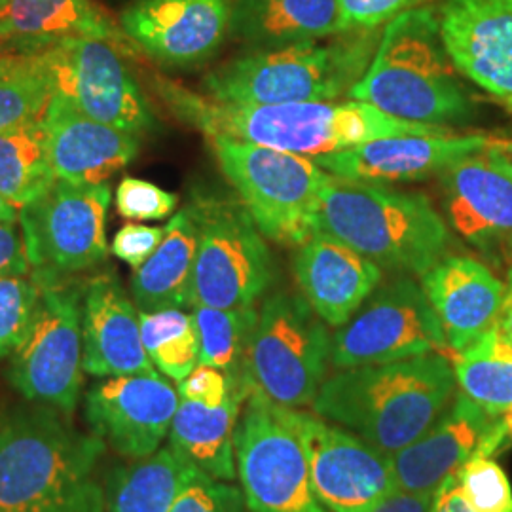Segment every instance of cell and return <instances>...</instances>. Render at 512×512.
I'll return each instance as SVG.
<instances>
[{
    "label": "cell",
    "mask_w": 512,
    "mask_h": 512,
    "mask_svg": "<svg viewBox=\"0 0 512 512\" xmlns=\"http://www.w3.org/2000/svg\"><path fill=\"white\" fill-rule=\"evenodd\" d=\"M38 55L54 93L82 114L139 137L156 128L147 97L126 63L128 54L116 44L101 38H65Z\"/></svg>",
    "instance_id": "obj_15"
},
{
    "label": "cell",
    "mask_w": 512,
    "mask_h": 512,
    "mask_svg": "<svg viewBox=\"0 0 512 512\" xmlns=\"http://www.w3.org/2000/svg\"><path fill=\"white\" fill-rule=\"evenodd\" d=\"M437 16L452 65L512 109V0H442Z\"/></svg>",
    "instance_id": "obj_18"
},
{
    "label": "cell",
    "mask_w": 512,
    "mask_h": 512,
    "mask_svg": "<svg viewBox=\"0 0 512 512\" xmlns=\"http://www.w3.org/2000/svg\"><path fill=\"white\" fill-rule=\"evenodd\" d=\"M448 348L439 317L420 283L399 277L378 287L330 340L336 370L397 363Z\"/></svg>",
    "instance_id": "obj_12"
},
{
    "label": "cell",
    "mask_w": 512,
    "mask_h": 512,
    "mask_svg": "<svg viewBox=\"0 0 512 512\" xmlns=\"http://www.w3.org/2000/svg\"><path fill=\"white\" fill-rule=\"evenodd\" d=\"M327 323L302 294H270L256 319L243 378L270 403L311 406L330 365Z\"/></svg>",
    "instance_id": "obj_10"
},
{
    "label": "cell",
    "mask_w": 512,
    "mask_h": 512,
    "mask_svg": "<svg viewBox=\"0 0 512 512\" xmlns=\"http://www.w3.org/2000/svg\"><path fill=\"white\" fill-rule=\"evenodd\" d=\"M165 228L160 226H145L129 222L116 232L112 239L110 251L116 258L126 262L133 270L143 266L152 253L164 241Z\"/></svg>",
    "instance_id": "obj_42"
},
{
    "label": "cell",
    "mask_w": 512,
    "mask_h": 512,
    "mask_svg": "<svg viewBox=\"0 0 512 512\" xmlns=\"http://www.w3.org/2000/svg\"><path fill=\"white\" fill-rule=\"evenodd\" d=\"M239 387L251 389L245 380H238L215 366L198 365L183 382L177 384L181 401L200 403L203 406H222Z\"/></svg>",
    "instance_id": "obj_41"
},
{
    "label": "cell",
    "mask_w": 512,
    "mask_h": 512,
    "mask_svg": "<svg viewBox=\"0 0 512 512\" xmlns=\"http://www.w3.org/2000/svg\"><path fill=\"white\" fill-rule=\"evenodd\" d=\"M192 319L200 340V365L215 366L238 380H245V359L255 332L258 310L194 306Z\"/></svg>",
    "instance_id": "obj_33"
},
{
    "label": "cell",
    "mask_w": 512,
    "mask_h": 512,
    "mask_svg": "<svg viewBox=\"0 0 512 512\" xmlns=\"http://www.w3.org/2000/svg\"><path fill=\"white\" fill-rule=\"evenodd\" d=\"M505 287V300L499 311L495 329L499 330V334L512 346V270L509 272V281Z\"/></svg>",
    "instance_id": "obj_46"
},
{
    "label": "cell",
    "mask_w": 512,
    "mask_h": 512,
    "mask_svg": "<svg viewBox=\"0 0 512 512\" xmlns=\"http://www.w3.org/2000/svg\"><path fill=\"white\" fill-rule=\"evenodd\" d=\"M511 249H512V236H511Z\"/></svg>",
    "instance_id": "obj_49"
},
{
    "label": "cell",
    "mask_w": 512,
    "mask_h": 512,
    "mask_svg": "<svg viewBox=\"0 0 512 512\" xmlns=\"http://www.w3.org/2000/svg\"><path fill=\"white\" fill-rule=\"evenodd\" d=\"M429 512H473L461 492L458 473L448 476L435 490Z\"/></svg>",
    "instance_id": "obj_44"
},
{
    "label": "cell",
    "mask_w": 512,
    "mask_h": 512,
    "mask_svg": "<svg viewBox=\"0 0 512 512\" xmlns=\"http://www.w3.org/2000/svg\"><path fill=\"white\" fill-rule=\"evenodd\" d=\"M107 444L44 404L0 412V512H105Z\"/></svg>",
    "instance_id": "obj_2"
},
{
    "label": "cell",
    "mask_w": 512,
    "mask_h": 512,
    "mask_svg": "<svg viewBox=\"0 0 512 512\" xmlns=\"http://www.w3.org/2000/svg\"><path fill=\"white\" fill-rule=\"evenodd\" d=\"M110 184L55 181L37 200L19 207L21 236L31 270L80 275L107 253Z\"/></svg>",
    "instance_id": "obj_13"
},
{
    "label": "cell",
    "mask_w": 512,
    "mask_h": 512,
    "mask_svg": "<svg viewBox=\"0 0 512 512\" xmlns=\"http://www.w3.org/2000/svg\"><path fill=\"white\" fill-rule=\"evenodd\" d=\"M420 285L454 353L494 329L507 289L490 268L471 256H442L420 275Z\"/></svg>",
    "instance_id": "obj_24"
},
{
    "label": "cell",
    "mask_w": 512,
    "mask_h": 512,
    "mask_svg": "<svg viewBox=\"0 0 512 512\" xmlns=\"http://www.w3.org/2000/svg\"><path fill=\"white\" fill-rule=\"evenodd\" d=\"M425 0H338L340 33L376 31Z\"/></svg>",
    "instance_id": "obj_40"
},
{
    "label": "cell",
    "mask_w": 512,
    "mask_h": 512,
    "mask_svg": "<svg viewBox=\"0 0 512 512\" xmlns=\"http://www.w3.org/2000/svg\"><path fill=\"white\" fill-rule=\"evenodd\" d=\"M141 338L148 359L173 382L200 365V340L192 313L183 310L139 311Z\"/></svg>",
    "instance_id": "obj_34"
},
{
    "label": "cell",
    "mask_w": 512,
    "mask_h": 512,
    "mask_svg": "<svg viewBox=\"0 0 512 512\" xmlns=\"http://www.w3.org/2000/svg\"><path fill=\"white\" fill-rule=\"evenodd\" d=\"M198 230L188 207L165 226L164 241L131 275V296L139 311L184 310L192 300Z\"/></svg>",
    "instance_id": "obj_29"
},
{
    "label": "cell",
    "mask_w": 512,
    "mask_h": 512,
    "mask_svg": "<svg viewBox=\"0 0 512 512\" xmlns=\"http://www.w3.org/2000/svg\"><path fill=\"white\" fill-rule=\"evenodd\" d=\"M234 444L247 512H329L313 494L306 452L277 404L251 391Z\"/></svg>",
    "instance_id": "obj_11"
},
{
    "label": "cell",
    "mask_w": 512,
    "mask_h": 512,
    "mask_svg": "<svg viewBox=\"0 0 512 512\" xmlns=\"http://www.w3.org/2000/svg\"><path fill=\"white\" fill-rule=\"evenodd\" d=\"M302 442L311 488L329 512H372L397 492L393 454L315 412L279 406Z\"/></svg>",
    "instance_id": "obj_14"
},
{
    "label": "cell",
    "mask_w": 512,
    "mask_h": 512,
    "mask_svg": "<svg viewBox=\"0 0 512 512\" xmlns=\"http://www.w3.org/2000/svg\"><path fill=\"white\" fill-rule=\"evenodd\" d=\"M52 93V78L40 55L0 57V131L42 118Z\"/></svg>",
    "instance_id": "obj_35"
},
{
    "label": "cell",
    "mask_w": 512,
    "mask_h": 512,
    "mask_svg": "<svg viewBox=\"0 0 512 512\" xmlns=\"http://www.w3.org/2000/svg\"><path fill=\"white\" fill-rule=\"evenodd\" d=\"M482 135H401L315 158L327 173L357 183H414L440 175L459 160L501 147Z\"/></svg>",
    "instance_id": "obj_19"
},
{
    "label": "cell",
    "mask_w": 512,
    "mask_h": 512,
    "mask_svg": "<svg viewBox=\"0 0 512 512\" xmlns=\"http://www.w3.org/2000/svg\"><path fill=\"white\" fill-rule=\"evenodd\" d=\"M317 232L342 239L382 270L414 275L435 266L450 243L427 196L334 175L321 194Z\"/></svg>",
    "instance_id": "obj_6"
},
{
    "label": "cell",
    "mask_w": 512,
    "mask_h": 512,
    "mask_svg": "<svg viewBox=\"0 0 512 512\" xmlns=\"http://www.w3.org/2000/svg\"><path fill=\"white\" fill-rule=\"evenodd\" d=\"M179 205V196L158 184L124 177L116 188V211L128 220L167 219Z\"/></svg>",
    "instance_id": "obj_39"
},
{
    "label": "cell",
    "mask_w": 512,
    "mask_h": 512,
    "mask_svg": "<svg viewBox=\"0 0 512 512\" xmlns=\"http://www.w3.org/2000/svg\"><path fill=\"white\" fill-rule=\"evenodd\" d=\"M452 228L476 247L512 236V160L501 147L471 154L440 173Z\"/></svg>",
    "instance_id": "obj_21"
},
{
    "label": "cell",
    "mask_w": 512,
    "mask_h": 512,
    "mask_svg": "<svg viewBox=\"0 0 512 512\" xmlns=\"http://www.w3.org/2000/svg\"><path fill=\"white\" fill-rule=\"evenodd\" d=\"M169 512H247V505L241 488L196 471Z\"/></svg>",
    "instance_id": "obj_38"
},
{
    "label": "cell",
    "mask_w": 512,
    "mask_h": 512,
    "mask_svg": "<svg viewBox=\"0 0 512 512\" xmlns=\"http://www.w3.org/2000/svg\"><path fill=\"white\" fill-rule=\"evenodd\" d=\"M31 262L16 224H0V277L29 275Z\"/></svg>",
    "instance_id": "obj_43"
},
{
    "label": "cell",
    "mask_w": 512,
    "mask_h": 512,
    "mask_svg": "<svg viewBox=\"0 0 512 512\" xmlns=\"http://www.w3.org/2000/svg\"><path fill=\"white\" fill-rule=\"evenodd\" d=\"M16 222H19L18 207L0 194V224H16Z\"/></svg>",
    "instance_id": "obj_47"
},
{
    "label": "cell",
    "mask_w": 512,
    "mask_h": 512,
    "mask_svg": "<svg viewBox=\"0 0 512 512\" xmlns=\"http://www.w3.org/2000/svg\"><path fill=\"white\" fill-rule=\"evenodd\" d=\"M42 118L59 181L107 183L114 173L126 169L139 156V135L93 120L59 93H52Z\"/></svg>",
    "instance_id": "obj_22"
},
{
    "label": "cell",
    "mask_w": 512,
    "mask_h": 512,
    "mask_svg": "<svg viewBox=\"0 0 512 512\" xmlns=\"http://www.w3.org/2000/svg\"><path fill=\"white\" fill-rule=\"evenodd\" d=\"M40 289L37 313L27 338L12 355L8 382L27 403L73 416L84 385L80 275L31 270Z\"/></svg>",
    "instance_id": "obj_9"
},
{
    "label": "cell",
    "mask_w": 512,
    "mask_h": 512,
    "mask_svg": "<svg viewBox=\"0 0 512 512\" xmlns=\"http://www.w3.org/2000/svg\"><path fill=\"white\" fill-rule=\"evenodd\" d=\"M156 90L183 122L209 137H230L258 147L319 158L376 139L401 135H446V126L393 118L361 103L241 105L200 97L173 82L156 80Z\"/></svg>",
    "instance_id": "obj_1"
},
{
    "label": "cell",
    "mask_w": 512,
    "mask_h": 512,
    "mask_svg": "<svg viewBox=\"0 0 512 512\" xmlns=\"http://www.w3.org/2000/svg\"><path fill=\"white\" fill-rule=\"evenodd\" d=\"M82 349L93 378L160 376L143 346L139 310L112 270L84 281Z\"/></svg>",
    "instance_id": "obj_20"
},
{
    "label": "cell",
    "mask_w": 512,
    "mask_h": 512,
    "mask_svg": "<svg viewBox=\"0 0 512 512\" xmlns=\"http://www.w3.org/2000/svg\"><path fill=\"white\" fill-rule=\"evenodd\" d=\"M431 8H412L389 21L378 48L349 99L393 118L446 126L471 116V103L454 74Z\"/></svg>",
    "instance_id": "obj_4"
},
{
    "label": "cell",
    "mask_w": 512,
    "mask_h": 512,
    "mask_svg": "<svg viewBox=\"0 0 512 512\" xmlns=\"http://www.w3.org/2000/svg\"><path fill=\"white\" fill-rule=\"evenodd\" d=\"M230 18L232 0H137L118 23L139 52L186 67L217 54L230 35Z\"/></svg>",
    "instance_id": "obj_17"
},
{
    "label": "cell",
    "mask_w": 512,
    "mask_h": 512,
    "mask_svg": "<svg viewBox=\"0 0 512 512\" xmlns=\"http://www.w3.org/2000/svg\"><path fill=\"white\" fill-rule=\"evenodd\" d=\"M198 249L192 277L194 306L255 308L274 283V258L239 198L196 190L188 202Z\"/></svg>",
    "instance_id": "obj_8"
},
{
    "label": "cell",
    "mask_w": 512,
    "mask_h": 512,
    "mask_svg": "<svg viewBox=\"0 0 512 512\" xmlns=\"http://www.w3.org/2000/svg\"><path fill=\"white\" fill-rule=\"evenodd\" d=\"M220 171L264 238L302 245L317 232V211L332 175L306 156L209 137Z\"/></svg>",
    "instance_id": "obj_7"
},
{
    "label": "cell",
    "mask_w": 512,
    "mask_h": 512,
    "mask_svg": "<svg viewBox=\"0 0 512 512\" xmlns=\"http://www.w3.org/2000/svg\"><path fill=\"white\" fill-rule=\"evenodd\" d=\"M230 35L249 50L340 35L338 0H232Z\"/></svg>",
    "instance_id": "obj_27"
},
{
    "label": "cell",
    "mask_w": 512,
    "mask_h": 512,
    "mask_svg": "<svg viewBox=\"0 0 512 512\" xmlns=\"http://www.w3.org/2000/svg\"><path fill=\"white\" fill-rule=\"evenodd\" d=\"M179 403L177 387L162 376H110L86 391L84 416L112 452L141 461L162 448Z\"/></svg>",
    "instance_id": "obj_16"
},
{
    "label": "cell",
    "mask_w": 512,
    "mask_h": 512,
    "mask_svg": "<svg viewBox=\"0 0 512 512\" xmlns=\"http://www.w3.org/2000/svg\"><path fill=\"white\" fill-rule=\"evenodd\" d=\"M456 382L471 401L499 418L512 408V346L490 329L469 348L456 353Z\"/></svg>",
    "instance_id": "obj_32"
},
{
    "label": "cell",
    "mask_w": 512,
    "mask_h": 512,
    "mask_svg": "<svg viewBox=\"0 0 512 512\" xmlns=\"http://www.w3.org/2000/svg\"><path fill=\"white\" fill-rule=\"evenodd\" d=\"M495 418L465 393H456L446 412L421 437L393 454L399 490L435 492L473 458Z\"/></svg>",
    "instance_id": "obj_25"
},
{
    "label": "cell",
    "mask_w": 512,
    "mask_h": 512,
    "mask_svg": "<svg viewBox=\"0 0 512 512\" xmlns=\"http://www.w3.org/2000/svg\"><path fill=\"white\" fill-rule=\"evenodd\" d=\"M458 478L473 512H512L511 480L492 456L475 454L459 469Z\"/></svg>",
    "instance_id": "obj_37"
},
{
    "label": "cell",
    "mask_w": 512,
    "mask_h": 512,
    "mask_svg": "<svg viewBox=\"0 0 512 512\" xmlns=\"http://www.w3.org/2000/svg\"><path fill=\"white\" fill-rule=\"evenodd\" d=\"M251 389L239 387L222 406L181 401L169 429V446L211 478L232 482L236 471V427Z\"/></svg>",
    "instance_id": "obj_28"
},
{
    "label": "cell",
    "mask_w": 512,
    "mask_h": 512,
    "mask_svg": "<svg viewBox=\"0 0 512 512\" xmlns=\"http://www.w3.org/2000/svg\"><path fill=\"white\" fill-rule=\"evenodd\" d=\"M382 33L355 31L336 38L249 50L203 78L211 99L241 105L321 103L349 95L363 78Z\"/></svg>",
    "instance_id": "obj_5"
},
{
    "label": "cell",
    "mask_w": 512,
    "mask_h": 512,
    "mask_svg": "<svg viewBox=\"0 0 512 512\" xmlns=\"http://www.w3.org/2000/svg\"><path fill=\"white\" fill-rule=\"evenodd\" d=\"M294 275L313 311L338 329L380 287L382 268L342 239L315 232L298 247Z\"/></svg>",
    "instance_id": "obj_23"
},
{
    "label": "cell",
    "mask_w": 512,
    "mask_h": 512,
    "mask_svg": "<svg viewBox=\"0 0 512 512\" xmlns=\"http://www.w3.org/2000/svg\"><path fill=\"white\" fill-rule=\"evenodd\" d=\"M456 387L454 366L442 353L355 366L325 380L311 412L397 454L439 420Z\"/></svg>",
    "instance_id": "obj_3"
},
{
    "label": "cell",
    "mask_w": 512,
    "mask_h": 512,
    "mask_svg": "<svg viewBox=\"0 0 512 512\" xmlns=\"http://www.w3.org/2000/svg\"><path fill=\"white\" fill-rule=\"evenodd\" d=\"M57 181L44 118L0 131V194L23 207Z\"/></svg>",
    "instance_id": "obj_31"
},
{
    "label": "cell",
    "mask_w": 512,
    "mask_h": 512,
    "mask_svg": "<svg viewBox=\"0 0 512 512\" xmlns=\"http://www.w3.org/2000/svg\"><path fill=\"white\" fill-rule=\"evenodd\" d=\"M73 37L109 40L126 54L137 50L93 0H0V57L35 55Z\"/></svg>",
    "instance_id": "obj_26"
},
{
    "label": "cell",
    "mask_w": 512,
    "mask_h": 512,
    "mask_svg": "<svg viewBox=\"0 0 512 512\" xmlns=\"http://www.w3.org/2000/svg\"><path fill=\"white\" fill-rule=\"evenodd\" d=\"M38 296L40 289L33 275L0 277V359L10 357L27 338Z\"/></svg>",
    "instance_id": "obj_36"
},
{
    "label": "cell",
    "mask_w": 512,
    "mask_h": 512,
    "mask_svg": "<svg viewBox=\"0 0 512 512\" xmlns=\"http://www.w3.org/2000/svg\"><path fill=\"white\" fill-rule=\"evenodd\" d=\"M433 494L435 492L412 494V492L397 490L389 497H385L384 501L372 512H429Z\"/></svg>",
    "instance_id": "obj_45"
},
{
    "label": "cell",
    "mask_w": 512,
    "mask_h": 512,
    "mask_svg": "<svg viewBox=\"0 0 512 512\" xmlns=\"http://www.w3.org/2000/svg\"><path fill=\"white\" fill-rule=\"evenodd\" d=\"M196 471L171 446L129 461L107 476L105 512H169Z\"/></svg>",
    "instance_id": "obj_30"
},
{
    "label": "cell",
    "mask_w": 512,
    "mask_h": 512,
    "mask_svg": "<svg viewBox=\"0 0 512 512\" xmlns=\"http://www.w3.org/2000/svg\"><path fill=\"white\" fill-rule=\"evenodd\" d=\"M501 421H503V425H505L507 437H509V440H512V408L511 410H507V412L501 416Z\"/></svg>",
    "instance_id": "obj_48"
}]
</instances>
